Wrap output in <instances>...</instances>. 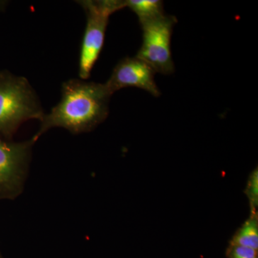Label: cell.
Instances as JSON below:
<instances>
[{
  "instance_id": "5b68a950",
  "label": "cell",
  "mask_w": 258,
  "mask_h": 258,
  "mask_svg": "<svg viewBox=\"0 0 258 258\" xmlns=\"http://www.w3.org/2000/svg\"><path fill=\"white\" fill-rule=\"evenodd\" d=\"M176 22L175 17L164 14L140 24L143 41L136 56L145 61L156 73L170 75L174 72L171 40Z\"/></svg>"
},
{
  "instance_id": "7a4b0ae2",
  "label": "cell",
  "mask_w": 258,
  "mask_h": 258,
  "mask_svg": "<svg viewBox=\"0 0 258 258\" xmlns=\"http://www.w3.org/2000/svg\"><path fill=\"white\" fill-rule=\"evenodd\" d=\"M44 115L41 102L28 80L0 71V139L13 141L23 123L40 121Z\"/></svg>"
},
{
  "instance_id": "ba28073f",
  "label": "cell",
  "mask_w": 258,
  "mask_h": 258,
  "mask_svg": "<svg viewBox=\"0 0 258 258\" xmlns=\"http://www.w3.org/2000/svg\"><path fill=\"white\" fill-rule=\"evenodd\" d=\"M125 8L138 16L140 24L164 15V3L160 0H126Z\"/></svg>"
},
{
  "instance_id": "52a82bcc",
  "label": "cell",
  "mask_w": 258,
  "mask_h": 258,
  "mask_svg": "<svg viewBox=\"0 0 258 258\" xmlns=\"http://www.w3.org/2000/svg\"><path fill=\"white\" fill-rule=\"evenodd\" d=\"M230 244L258 249V214L250 212L247 220L235 232Z\"/></svg>"
},
{
  "instance_id": "3957f363",
  "label": "cell",
  "mask_w": 258,
  "mask_h": 258,
  "mask_svg": "<svg viewBox=\"0 0 258 258\" xmlns=\"http://www.w3.org/2000/svg\"><path fill=\"white\" fill-rule=\"evenodd\" d=\"M86 15V25L80 50V79L87 80L99 58L104 45L107 26L110 16L125 8V1H78Z\"/></svg>"
},
{
  "instance_id": "6da1fadb",
  "label": "cell",
  "mask_w": 258,
  "mask_h": 258,
  "mask_svg": "<svg viewBox=\"0 0 258 258\" xmlns=\"http://www.w3.org/2000/svg\"><path fill=\"white\" fill-rule=\"evenodd\" d=\"M112 94L105 83L70 79L62 83L60 102L44 115L38 131L32 137L37 142L51 128H62L73 134L87 133L103 123L109 113Z\"/></svg>"
},
{
  "instance_id": "9c48e42d",
  "label": "cell",
  "mask_w": 258,
  "mask_h": 258,
  "mask_svg": "<svg viewBox=\"0 0 258 258\" xmlns=\"http://www.w3.org/2000/svg\"><path fill=\"white\" fill-rule=\"evenodd\" d=\"M249 200L250 212H257L258 206V171L257 167L249 174L247 186L244 190Z\"/></svg>"
},
{
  "instance_id": "30bf717a",
  "label": "cell",
  "mask_w": 258,
  "mask_h": 258,
  "mask_svg": "<svg viewBox=\"0 0 258 258\" xmlns=\"http://www.w3.org/2000/svg\"><path fill=\"white\" fill-rule=\"evenodd\" d=\"M227 256L228 258H257V250L244 246L229 244Z\"/></svg>"
},
{
  "instance_id": "8fae6325",
  "label": "cell",
  "mask_w": 258,
  "mask_h": 258,
  "mask_svg": "<svg viewBox=\"0 0 258 258\" xmlns=\"http://www.w3.org/2000/svg\"><path fill=\"white\" fill-rule=\"evenodd\" d=\"M0 258H4L3 257V254H2L1 251H0Z\"/></svg>"
},
{
  "instance_id": "8992f818",
  "label": "cell",
  "mask_w": 258,
  "mask_h": 258,
  "mask_svg": "<svg viewBox=\"0 0 258 258\" xmlns=\"http://www.w3.org/2000/svg\"><path fill=\"white\" fill-rule=\"evenodd\" d=\"M156 74L149 64L137 56L125 57L115 66L105 85L112 95L122 88L135 87L158 97L161 93L154 79Z\"/></svg>"
},
{
  "instance_id": "277c9868",
  "label": "cell",
  "mask_w": 258,
  "mask_h": 258,
  "mask_svg": "<svg viewBox=\"0 0 258 258\" xmlns=\"http://www.w3.org/2000/svg\"><path fill=\"white\" fill-rule=\"evenodd\" d=\"M35 143L32 138L20 142L0 139V200H15L23 193Z\"/></svg>"
}]
</instances>
